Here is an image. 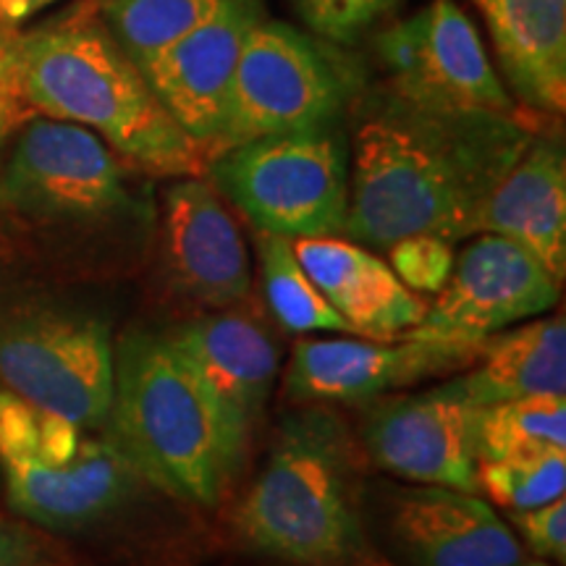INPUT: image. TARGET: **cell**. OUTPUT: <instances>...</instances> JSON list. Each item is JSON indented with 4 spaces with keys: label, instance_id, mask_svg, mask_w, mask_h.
Segmentation results:
<instances>
[{
    "label": "cell",
    "instance_id": "cell-1",
    "mask_svg": "<svg viewBox=\"0 0 566 566\" xmlns=\"http://www.w3.org/2000/svg\"><path fill=\"white\" fill-rule=\"evenodd\" d=\"M533 137L516 113L422 108L388 92L354 134L344 233L375 250L412 233L478 237L488 197Z\"/></svg>",
    "mask_w": 566,
    "mask_h": 566
},
{
    "label": "cell",
    "instance_id": "cell-2",
    "mask_svg": "<svg viewBox=\"0 0 566 566\" xmlns=\"http://www.w3.org/2000/svg\"><path fill=\"white\" fill-rule=\"evenodd\" d=\"M21 82L34 113L95 132L113 153L158 176H197L200 145L163 108L97 6L21 34Z\"/></svg>",
    "mask_w": 566,
    "mask_h": 566
},
{
    "label": "cell",
    "instance_id": "cell-3",
    "mask_svg": "<svg viewBox=\"0 0 566 566\" xmlns=\"http://www.w3.org/2000/svg\"><path fill=\"white\" fill-rule=\"evenodd\" d=\"M103 433L132 470L174 499L216 506L244 462L237 436L166 334L132 328L116 342Z\"/></svg>",
    "mask_w": 566,
    "mask_h": 566
},
{
    "label": "cell",
    "instance_id": "cell-4",
    "mask_svg": "<svg viewBox=\"0 0 566 566\" xmlns=\"http://www.w3.org/2000/svg\"><path fill=\"white\" fill-rule=\"evenodd\" d=\"M233 527L258 554L294 566L367 564L349 438L336 415L310 407L281 422Z\"/></svg>",
    "mask_w": 566,
    "mask_h": 566
},
{
    "label": "cell",
    "instance_id": "cell-5",
    "mask_svg": "<svg viewBox=\"0 0 566 566\" xmlns=\"http://www.w3.org/2000/svg\"><path fill=\"white\" fill-rule=\"evenodd\" d=\"M0 472L17 514L53 533L103 525L139 475L103 430L92 433L0 386Z\"/></svg>",
    "mask_w": 566,
    "mask_h": 566
},
{
    "label": "cell",
    "instance_id": "cell-6",
    "mask_svg": "<svg viewBox=\"0 0 566 566\" xmlns=\"http://www.w3.org/2000/svg\"><path fill=\"white\" fill-rule=\"evenodd\" d=\"M205 168L263 237L344 233L349 150L334 124L242 142L212 155Z\"/></svg>",
    "mask_w": 566,
    "mask_h": 566
},
{
    "label": "cell",
    "instance_id": "cell-7",
    "mask_svg": "<svg viewBox=\"0 0 566 566\" xmlns=\"http://www.w3.org/2000/svg\"><path fill=\"white\" fill-rule=\"evenodd\" d=\"M111 325L51 300L0 304V386L84 430L105 428L113 401Z\"/></svg>",
    "mask_w": 566,
    "mask_h": 566
},
{
    "label": "cell",
    "instance_id": "cell-8",
    "mask_svg": "<svg viewBox=\"0 0 566 566\" xmlns=\"http://www.w3.org/2000/svg\"><path fill=\"white\" fill-rule=\"evenodd\" d=\"M344 103L346 80L328 55L294 27L260 19L239 55L208 160L242 142L334 124Z\"/></svg>",
    "mask_w": 566,
    "mask_h": 566
},
{
    "label": "cell",
    "instance_id": "cell-9",
    "mask_svg": "<svg viewBox=\"0 0 566 566\" xmlns=\"http://www.w3.org/2000/svg\"><path fill=\"white\" fill-rule=\"evenodd\" d=\"M0 197L45 223H97L129 208L122 163L95 132L59 118L21 126L0 179Z\"/></svg>",
    "mask_w": 566,
    "mask_h": 566
},
{
    "label": "cell",
    "instance_id": "cell-10",
    "mask_svg": "<svg viewBox=\"0 0 566 566\" xmlns=\"http://www.w3.org/2000/svg\"><path fill=\"white\" fill-rule=\"evenodd\" d=\"M378 53L391 92L438 111L516 113L483 40L462 6L433 0L380 34Z\"/></svg>",
    "mask_w": 566,
    "mask_h": 566
},
{
    "label": "cell",
    "instance_id": "cell-11",
    "mask_svg": "<svg viewBox=\"0 0 566 566\" xmlns=\"http://www.w3.org/2000/svg\"><path fill=\"white\" fill-rule=\"evenodd\" d=\"M558 296L562 281L535 254L501 233H478L422 323L407 334L483 346L516 323L548 315Z\"/></svg>",
    "mask_w": 566,
    "mask_h": 566
},
{
    "label": "cell",
    "instance_id": "cell-12",
    "mask_svg": "<svg viewBox=\"0 0 566 566\" xmlns=\"http://www.w3.org/2000/svg\"><path fill=\"white\" fill-rule=\"evenodd\" d=\"M483 346L401 334L388 338H307L294 346L283 388L310 405H365L428 378L467 370Z\"/></svg>",
    "mask_w": 566,
    "mask_h": 566
},
{
    "label": "cell",
    "instance_id": "cell-13",
    "mask_svg": "<svg viewBox=\"0 0 566 566\" xmlns=\"http://www.w3.org/2000/svg\"><path fill=\"white\" fill-rule=\"evenodd\" d=\"M363 415V443L375 464L417 485L478 493L472 407L446 384L422 394L378 396Z\"/></svg>",
    "mask_w": 566,
    "mask_h": 566
},
{
    "label": "cell",
    "instance_id": "cell-14",
    "mask_svg": "<svg viewBox=\"0 0 566 566\" xmlns=\"http://www.w3.org/2000/svg\"><path fill=\"white\" fill-rule=\"evenodd\" d=\"M260 19L258 0H221L208 19L142 69L163 108L200 145L205 160L221 129L247 34Z\"/></svg>",
    "mask_w": 566,
    "mask_h": 566
},
{
    "label": "cell",
    "instance_id": "cell-15",
    "mask_svg": "<svg viewBox=\"0 0 566 566\" xmlns=\"http://www.w3.org/2000/svg\"><path fill=\"white\" fill-rule=\"evenodd\" d=\"M388 543L401 566H516L520 537L478 493L422 485L396 493Z\"/></svg>",
    "mask_w": 566,
    "mask_h": 566
},
{
    "label": "cell",
    "instance_id": "cell-16",
    "mask_svg": "<svg viewBox=\"0 0 566 566\" xmlns=\"http://www.w3.org/2000/svg\"><path fill=\"white\" fill-rule=\"evenodd\" d=\"M166 265L179 294L210 310L244 300L252 265L244 237L208 181L181 176L166 192Z\"/></svg>",
    "mask_w": 566,
    "mask_h": 566
},
{
    "label": "cell",
    "instance_id": "cell-17",
    "mask_svg": "<svg viewBox=\"0 0 566 566\" xmlns=\"http://www.w3.org/2000/svg\"><path fill=\"white\" fill-rule=\"evenodd\" d=\"M208 388L237 436L250 433L263 417L281 373V352L273 336L242 313L200 315L166 334Z\"/></svg>",
    "mask_w": 566,
    "mask_h": 566
},
{
    "label": "cell",
    "instance_id": "cell-18",
    "mask_svg": "<svg viewBox=\"0 0 566 566\" xmlns=\"http://www.w3.org/2000/svg\"><path fill=\"white\" fill-rule=\"evenodd\" d=\"M300 265L357 336L399 338L422 323L428 304L367 247L336 237L292 239Z\"/></svg>",
    "mask_w": 566,
    "mask_h": 566
},
{
    "label": "cell",
    "instance_id": "cell-19",
    "mask_svg": "<svg viewBox=\"0 0 566 566\" xmlns=\"http://www.w3.org/2000/svg\"><path fill=\"white\" fill-rule=\"evenodd\" d=\"M478 233H501L566 275V153L556 134H535L480 212Z\"/></svg>",
    "mask_w": 566,
    "mask_h": 566
},
{
    "label": "cell",
    "instance_id": "cell-20",
    "mask_svg": "<svg viewBox=\"0 0 566 566\" xmlns=\"http://www.w3.org/2000/svg\"><path fill=\"white\" fill-rule=\"evenodd\" d=\"M509 87L527 108H566V0H472Z\"/></svg>",
    "mask_w": 566,
    "mask_h": 566
},
{
    "label": "cell",
    "instance_id": "cell-21",
    "mask_svg": "<svg viewBox=\"0 0 566 566\" xmlns=\"http://www.w3.org/2000/svg\"><path fill=\"white\" fill-rule=\"evenodd\" d=\"M470 407L566 394L564 315H541L488 338L467 373L449 380Z\"/></svg>",
    "mask_w": 566,
    "mask_h": 566
},
{
    "label": "cell",
    "instance_id": "cell-22",
    "mask_svg": "<svg viewBox=\"0 0 566 566\" xmlns=\"http://www.w3.org/2000/svg\"><path fill=\"white\" fill-rule=\"evenodd\" d=\"M478 462L566 451V394L472 407Z\"/></svg>",
    "mask_w": 566,
    "mask_h": 566
},
{
    "label": "cell",
    "instance_id": "cell-23",
    "mask_svg": "<svg viewBox=\"0 0 566 566\" xmlns=\"http://www.w3.org/2000/svg\"><path fill=\"white\" fill-rule=\"evenodd\" d=\"M221 0H103L97 6L111 38L139 71L192 32Z\"/></svg>",
    "mask_w": 566,
    "mask_h": 566
},
{
    "label": "cell",
    "instance_id": "cell-24",
    "mask_svg": "<svg viewBox=\"0 0 566 566\" xmlns=\"http://www.w3.org/2000/svg\"><path fill=\"white\" fill-rule=\"evenodd\" d=\"M260 273L265 302L283 328L294 334H354L352 325L331 307L307 271L296 260L292 239L263 237ZM357 336V334H354Z\"/></svg>",
    "mask_w": 566,
    "mask_h": 566
},
{
    "label": "cell",
    "instance_id": "cell-25",
    "mask_svg": "<svg viewBox=\"0 0 566 566\" xmlns=\"http://www.w3.org/2000/svg\"><path fill=\"white\" fill-rule=\"evenodd\" d=\"M478 493L509 512L551 504L566 495V451L478 462Z\"/></svg>",
    "mask_w": 566,
    "mask_h": 566
},
{
    "label": "cell",
    "instance_id": "cell-26",
    "mask_svg": "<svg viewBox=\"0 0 566 566\" xmlns=\"http://www.w3.org/2000/svg\"><path fill=\"white\" fill-rule=\"evenodd\" d=\"M391 271L417 294H438L449 283L457 254L451 242L430 233H412L386 247Z\"/></svg>",
    "mask_w": 566,
    "mask_h": 566
},
{
    "label": "cell",
    "instance_id": "cell-27",
    "mask_svg": "<svg viewBox=\"0 0 566 566\" xmlns=\"http://www.w3.org/2000/svg\"><path fill=\"white\" fill-rule=\"evenodd\" d=\"M310 27L336 42L357 40L378 19L399 9L405 0H296Z\"/></svg>",
    "mask_w": 566,
    "mask_h": 566
},
{
    "label": "cell",
    "instance_id": "cell-28",
    "mask_svg": "<svg viewBox=\"0 0 566 566\" xmlns=\"http://www.w3.org/2000/svg\"><path fill=\"white\" fill-rule=\"evenodd\" d=\"M34 116L21 82V34L0 21V142Z\"/></svg>",
    "mask_w": 566,
    "mask_h": 566
},
{
    "label": "cell",
    "instance_id": "cell-29",
    "mask_svg": "<svg viewBox=\"0 0 566 566\" xmlns=\"http://www.w3.org/2000/svg\"><path fill=\"white\" fill-rule=\"evenodd\" d=\"M514 535L522 537V543L533 551L537 558L548 562H566V499L551 501V504L522 509L512 512Z\"/></svg>",
    "mask_w": 566,
    "mask_h": 566
},
{
    "label": "cell",
    "instance_id": "cell-30",
    "mask_svg": "<svg viewBox=\"0 0 566 566\" xmlns=\"http://www.w3.org/2000/svg\"><path fill=\"white\" fill-rule=\"evenodd\" d=\"M0 566H71L53 537L0 516Z\"/></svg>",
    "mask_w": 566,
    "mask_h": 566
},
{
    "label": "cell",
    "instance_id": "cell-31",
    "mask_svg": "<svg viewBox=\"0 0 566 566\" xmlns=\"http://www.w3.org/2000/svg\"><path fill=\"white\" fill-rule=\"evenodd\" d=\"M53 0H0V21L3 24L19 27L21 21L32 19L34 13L48 9Z\"/></svg>",
    "mask_w": 566,
    "mask_h": 566
},
{
    "label": "cell",
    "instance_id": "cell-32",
    "mask_svg": "<svg viewBox=\"0 0 566 566\" xmlns=\"http://www.w3.org/2000/svg\"><path fill=\"white\" fill-rule=\"evenodd\" d=\"M365 566H388V564H365ZM516 566H551V564H546V562H530V564H516Z\"/></svg>",
    "mask_w": 566,
    "mask_h": 566
}]
</instances>
